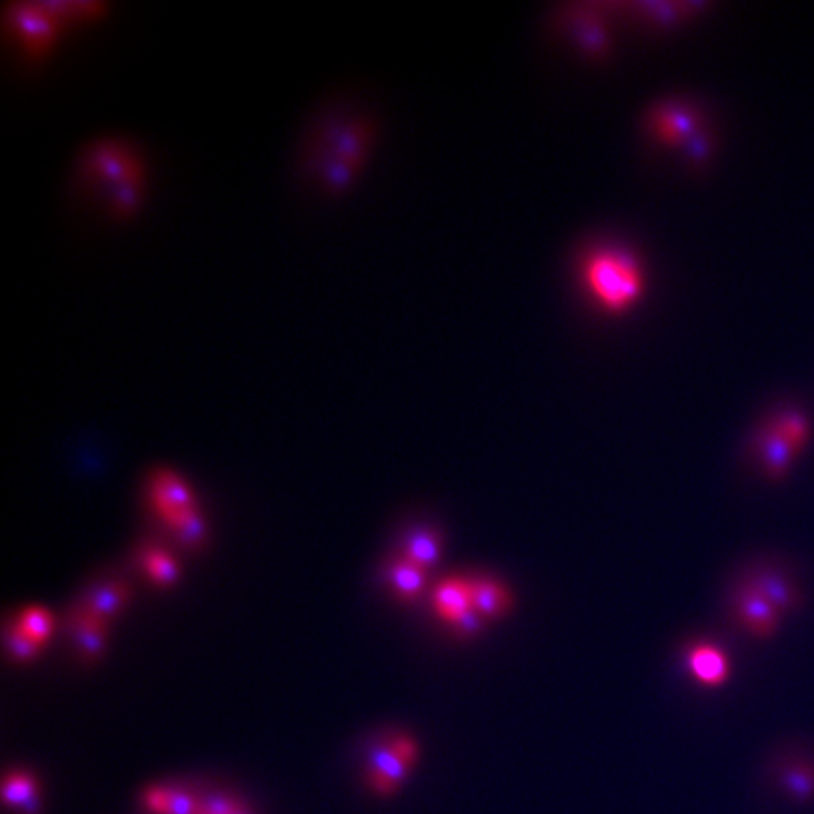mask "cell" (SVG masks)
Masks as SVG:
<instances>
[{
	"label": "cell",
	"instance_id": "7",
	"mask_svg": "<svg viewBox=\"0 0 814 814\" xmlns=\"http://www.w3.org/2000/svg\"><path fill=\"white\" fill-rule=\"evenodd\" d=\"M153 496H155V505H157L159 513L176 530H180L183 522L195 513L193 502H191V492L174 473L159 472L155 475Z\"/></svg>",
	"mask_w": 814,
	"mask_h": 814
},
{
	"label": "cell",
	"instance_id": "4",
	"mask_svg": "<svg viewBox=\"0 0 814 814\" xmlns=\"http://www.w3.org/2000/svg\"><path fill=\"white\" fill-rule=\"evenodd\" d=\"M579 274L590 300L609 313L630 310L645 291L641 264L630 251L615 245L588 251Z\"/></svg>",
	"mask_w": 814,
	"mask_h": 814
},
{
	"label": "cell",
	"instance_id": "10",
	"mask_svg": "<svg viewBox=\"0 0 814 814\" xmlns=\"http://www.w3.org/2000/svg\"><path fill=\"white\" fill-rule=\"evenodd\" d=\"M432 605L441 620L453 624L455 620L466 615L472 605V583L464 577L443 579L432 592Z\"/></svg>",
	"mask_w": 814,
	"mask_h": 814
},
{
	"label": "cell",
	"instance_id": "8",
	"mask_svg": "<svg viewBox=\"0 0 814 814\" xmlns=\"http://www.w3.org/2000/svg\"><path fill=\"white\" fill-rule=\"evenodd\" d=\"M745 583L756 588L781 615L794 613L801 605L798 590L779 571L771 570V568H758V570L752 571V575Z\"/></svg>",
	"mask_w": 814,
	"mask_h": 814
},
{
	"label": "cell",
	"instance_id": "11",
	"mask_svg": "<svg viewBox=\"0 0 814 814\" xmlns=\"http://www.w3.org/2000/svg\"><path fill=\"white\" fill-rule=\"evenodd\" d=\"M472 583V605L473 609L485 620L502 619L511 605L513 598L507 592V588L492 579V577H473Z\"/></svg>",
	"mask_w": 814,
	"mask_h": 814
},
{
	"label": "cell",
	"instance_id": "1",
	"mask_svg": "<svg viewBox=\"0 0 814 814\" xmlns=\"http://www.w3.org/2000/svg\"><path fill=\"white\" fill-rule=\"evenodd\" d=\"M379 138L374 110L347 93L330 95L306 115L294 142V174L321 198L343 196L360 180Z\"/></svg>",
	"mask_w": 814,
	"mask_h": 814
},
{
	"label": "cell",
	"instance_id": "12",
	"mask_svg": "<svg viewBox=\"0 0 814 814\" xmlns=\"http://www.w3.org/2000/svg\"><path fill=\"white\" fill-rule=\"evenodd\" d=\"M688 668L701 684L707 686H718L730 675V662L715 645H696L688 652Z\"/></svg>",
	"mask_w": 814,
	"mask_h": 814
},
{
	"label": "cell",
	"instance_id": "14",
	"mask_svg": "<svg viewBox=\"0 0 814 814\" xmlns=\"http://www.w3.org/2000/svg\"><path fill=\"white\" fill-rule=\"evenodd\" d=\"M389 581L398 598L406 602H415L424 590L426 571L407 562L406 558H398L389 568Z\"/></svg>",
	"mask_w": 814,
	"mask_h": 814
},
{
	"label": "cell",
	"instance_id": "20",
	"mask_svg": "<svg viewBox=\"0 0 814 814\" xmlns=\"http://www.w3.org/2000/svg\"><path fill=\"white\" fill-rule=\"evenodd\" d=\"M19 630L27 637H31L38 645H42L44 641H48L51 628H53V620L49 617L48 611L42 607H29L21 613V619L17 622Z\"/></svg>",
	"mask_w": 814,
	"mask_h": 814
},
{
	"label": "cell",
	"instance_id": "29",
	"mask_svg": "<svg viewBox=\"0 0 814 814\" xmlns=\"http://www.w3.org/2000/svg\"><path fill=\"white\" fill-rule=\"evenodd\" d=\"M391 747L409 766L413 764V760H415V756H417V747H415V743H413L411 739L400 737V739H396V741L392 743Z\"/></svg>",
	"mask_w": 814,
	"mask_h": 814
},
{
	"label": "cell",
	"instance_id": "27",
	"mask_svg": "<svg viewBox=\"0 0 814 814\" xmlns=\"http://www.w3.org/2000/svg\"><path fill=\"white\" fill-rule=\"evenodd\" d=\"M240 807L227 798H210L200 805V814H234Z\"/></svg>",
	"mask_w": 814,
	"mask_h": 814
},
{
	"label": "cell",
	"instance_id": "21",
	"mask_svg": "<svg viewBox=\"0 0 814 814\" xmlns=\"http://www.w3.org/2000/svg\"><path fill=\"white\" fill-rule=\"evenodd\" d=\"M144 562H146L147 573L151 575V579L155 583H159V585L174 583V579L178 575V568L170 554L163 553V551H149Z\"/></svg>",
	"mask_w": 814,
	"mask_h": 814
},
{
	"label": "cell",
	"instance_id": "24",
	"mask_svg": "<svg viewBox=\"0 0 814 814\" xmlns=\"http://www.w3.org/2000/svg\"><path fill=\"white\" fill-rule=\"evenodd\" d=\"M485 622H487V620L483 619L475 609H470L466 615H462L460 619L455 620V622L451 624V628H453L456 637H460V639H472L475 635H479L483 632Z\"/></svg>",
	"mask_w": 814,
	"mask_h": 814
},
{
	"label": "cell",
	"instance_id": "9",
	"mask_svg": "<svg viewBox=\"0 0 814 814\" xmlns=\"http://www.w3.org/2000/svg\"><path fill=\"white\" fill-rule=\"evenodd\" d=\"M756 449L762 458L767 475L773 481H781L786 477L794 456L798 455L790 441L781 436L771 424H767L766 428H762L756 434Z\"/></svg>",
	"mask_w": 814,
	"mask_h": 814
},
{
	"label": "cell",
	"instance_id": "6",
	"mask_svg": "<svg viewBox=\"0 0 814 814\" xmlns=\"http://www.w3.org/2000/svg\"><path fill=\"white\" fill-rule=\"evenodd\" d=\"M735 609L739 620L758 637H771L781 626V613L749 583L737 588Z\"/></svg>",
	"mask_w": 814,
	"mask_h": 814
},
{
	"label": "cell",
	"instance_id": "22",
	"mask_svg": "<svg viewBox=\"0 0 814 814\" xmlns=\"http://www.w3.org/2000/svg\"><path fill=\"white\" fill-rule=\"evenodd\" d=\"M786 786L788 790L798 796L807 798L814 792V769L809 766L792 767L786 775Z\"/></svg>",
	"mask_w": 814,
	"mask_h": 814
},
{
	"label": "cell",
	"instance_id": "15",
	"mask_svg": "<svg viewBox=\"0 0 814 814\" xmlns=\"http://www.w3.org/2000/svg\"><path fill=\"white\" fill-rule=\"evenodd\" d=\"M441 556V536L436 530H419L411 534L406 541L404 556L407 562L415 564L421 570L432 568Z\"/></svg>",
	"mask_w": 814,
	"mask_h": 814
},
{
	"label": "cell",
	"instance_id": "5",
	"mask_svg": "<svg viewBox=\"0 0 814 814\" xmlns=\"http://www.w3.org/2000/svg\"><path fill=\"white\" fill-rule=\"evenodd\" d=\"M698 117L683 102H664L649 110L647 129L656 142L664 146H677L696 138Z\"/></svg>",
	"mask_w": 814,
	"mask_h": 814
},
{
	"label": "cell",
	"instance_id": "19",
	"mask_svg": "<svg viewBox=\"0 0 814 814\" xmlns=\"http://www.w3.org/2000/svg\"><path fill=\"white\" fill-rule=\"evenodd\" d=\"M2 798L6 805L23 809L36 798V782L25 773H12L6 777L2 786Z\"/></svg>",
	"mask_w": 814,
	"mask_h": 814
},
{
	"label": "cell",
	"instance_id": "23",
	"mask_svg": "<svg viewBox=\"0 0 814 814\" xmlns=\"http://www.w3.org/2000/svg\"><path fill=\"white\" fill-rule=\"evenodd\" d=\"M40 647H42V645H38L31 637H27V635L23 634V632L19 630V626L12 628V630L8 632V649H10L12 656H14L16 660H19V662H27V660L34 658V656L38 654V651H40Z\"/></svg>",
	"mask_w": 814,
	"mask_h": 814
},
{
	"label": "cell",
	"instance_id": "26",
	"mask_svg": "<svg viewBox=\"0 0 814 814\" xmlns=\"http://www.w3.org/2000/svg\"><path fill=\"white\" fill-rule=\"evenodd\" d=\"M180 536L185 539L189 545H198L204 536V524L200 521V517L193 513L187 521L183 522L180 528Z\"/></svg>",
	"mask_w": 814,
	"mask_h": 814
},
{
	"label": "cell",
	"instance_id": "13",
	"mask_svg": "<svg viewBox=\"0 0 814 814\" xmlns=\"http://www.w3.org/2000/svg\"><path fill=\"white\" fill-rule=\"evenodd\" d=\"M409 764L404 762L392 747L377 749L372 754V764H370V782L379 794H392L398 786V782L406 777Z\"/></svg>",
	"mask_w": 814,
	"mask_h": 814
},
{
	"label": "cell",
	"instance_id": "16",
	"mask_svg": "<svg viewBox=\"0 0 814 814\" xmlns=\"http://www.w3.org/2000/svg\"><path fill=\"white\" fill-rule=\"evenodd\" d=\"M127 598H129V587L123 585V583H112V585H106V587L100 588L93 594V598H91L89 605L85 607V611L89 615H93L95 619L106 622L123 607V603L127 602Z\"/></svg>",
	"mask_w": 814,
	"mask_h": 814
},
{
	"label": "cell",
	"instance_id": "3",
	"mask_svg": "<svg viewBox=\"0 0 814 814\" xmlns=\"http://www.w3.org/2000/svg\"><path fill=\"white\" fill-rule=\"evenodd\" d=\"M72 29L61 0H16L2 8L6 46L17 65L29 70L46 65Z\"/></svg>",
	"mask_w": 814,
	"mask_h": 814
},
{
	"label": "cell",
	"instance_id": "18",
	"mask_svg": "<svg viewBox=\"0 0 814 814\" xmlns=\"http://www.w3.org/2000/svg\"><path fill=\"white\" fill-rule=\"evenodd\" d=\"M104 624L102 620L95 619L87 611L76 620V634L78 643L82 647V652L87 660H95L104 647Z\"/></svg>",
	"mask_w": 814,
	"mask_h": 814
},
{
	"label": "cell",
	"instance_id": "30",
	"mask_svg": "<svg viewBox=\"0 0 814 814\" xmlns=\"http://www.w3.org/2000/svg\"><path fill=\"white\" fill-rule=\"evenodd\" d=\"M234 814H249V813H247V811H242V809H238V811H236V813Z\"/></svg>",
	"mask_w": 814,
	"mask_h": 814
},
{
	"label": "cell",
	"instance_id": "17",
	"mask_svg": "<svg viewBox=\"0 0 814 814\" xmlns=\"http://www.w3.org/2000/svg\"><path fill=\"white\" fill-rule=\"evenodd\" d=\"M769 424H771L781 436H784L786 440L790 441V445H792L798 453L807 445L809 436H811L809 421L805 419L803 413L794 411V409L781 411L779 415L773 417V421Z\"/></svg>",
	"mask_w": 814,
	"mask_h": 814
},
{
	"label": "cell",
	"instance_id": "2",
	"mask_svg": "<svg viewBox=\"0 0 814 814\" xmlns=\"http://www.w3.org/2000/svg\"><path fill=\"white\" fill-rule=\"evenodd\" d=\"M151 183L146 149L134 136L100 132L74 151L66 189L76 206L108 225H129L144 210Z\"/></svg>",
	"mask_w": 814,
	"mask_h": 814
},
{
	"label": "cell",
	"instance_id": "25",
	"mask_svg": "<svg viewBox=\"0 0 814 814\" xmlns=\"http://www.w3.org/2000/svg\"><path fill=\"white\" fill-rule=\"evenodd\" d=\"M166 814H200V805L191 796L170 790Z\"/></svg>",
	"mask_w": 814,
	"mask_h": 814
},
{
	"label": "cell",
	"instance_id": "28",
	"mask_svg": "<svg viewBox=\"0 0 814 814\" xmlns=\"http://www.w3.org/2000/svg\"><path fill=\"white\" fill-rule=\"evenodd\" d=\"M168 798H170V790H163V788H151L147 790L146 805L153 811V813L166 814L168 809Z\"/></svg>",
	"mask_w": 814,
	"mask_h": 814
}]
</instances>
